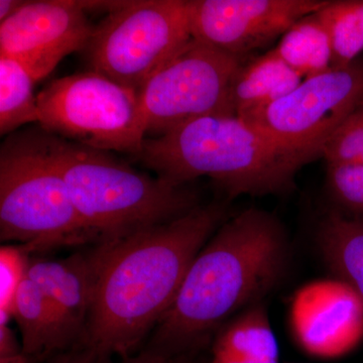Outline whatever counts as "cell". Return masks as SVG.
I'll return each instance as SVG.
<instances>
[{
	"label": "cell",
	"mask_w": 363,
	"mask_h": 363,
	"mask_svg": "<svg viewBox=\"0 0 363 363\" xmlns=\"http://www.w3.org/2000/svg\"><path fill=\"white\" fill-rule=\"evenodd\" d=\"M0 238L28 253L99 242L72 201L40 124L6 136L0 147Z\"/></svg>",
	"instance_id": "obj_5"
},
{
	"label": "cell",
	"mask_w": 363,
	"mask_h": 363,
	"mask_svg": "<svg viewBox=\"0 0 363 363\" xmlns=\"http://www.w3.org/2000/svg\"><path fill=\"white\" fill-rule=\"evenodd\" d=\"M212 353L279 363V348L269 315L262 303L247 308L219 334Z\"/></svg>",
	"instance_id": "obj_17"
},
{
	"label": "cell",
	"mask_w": 363,
	"mask_h": 363,
	"mask_svg": "<svg viewBox=\"0 0 363 363\" xmlns=\"http://www.w3.org/2000/svg\"><path fill=\"white\" fill-rule=\"evenodd\" d=\"M317 16L330 40L331 68L354 63L363 51V0L329 1Z\"/></svg>",
	"instance_id": "obj_20"
},
{
	"label": "cell",
	"mask_w": 363,
	"mask_h": 363,
	"mask_svg": "<svg viewBox=\"0 0 363 363\" xmlns=\"http://www.w3.org/2000/svg\"><path fill=\"white\" fill-rule=\"evenodd\" d=\"M327 166H363V105L351 113L325 145Z\"/></svg>",
	"instance_id": "obj_21"
},
{
	"label": "cell",
	"mask_w": 363,
	"mask_h": 363,
	"mask_svg": "<svg viewBox=\"0 0 363 363\" xmlns=\"http://www.w3.org/2000/svg\"><path fill=\"white\" fill-rule=\"evenodd\" d=\"M241 65L238 57L191 40L138 93L147 138H157L203 116H235L230 88Z\"/></svg>",
	"instance_id": "obj_8"
},
{
	"label": "cell",
	"mask_w": 363,
	"mask_h": 363,
	"mask_svg": "<svg viewBox=\"0 0 363 363\" xmlns=\"http://www.w3.org/2000/svg\"><path fill=\"white\" fill-rule=\"evenodd\" d=\"M327 186L339 211L363 218V166H328Z\"/></svg>",
	"instance_id": "obj_23"
},
{
	"label": "cell",
	"mask_w": 363,
	"mask_h": 363,
	"mask_svg": "<svg viewBox=\"0 0 363 363\" xmlns=\"http://www.w3.org/2000/svg\"><path fill=\"white\" fill-rule=\"evenodd\" d=\"M28 252L21 245L0 248V324L13 318L14 301L28 272Z\"/></svg>",
	"instance_id": "obj_22"
},
{
	"label": "cell",
	"mask_w": 363,
	"mask_h": 363,
	"mask_svg": "<svg viewBox=\"0 0 363 363\" xmlns=\"http://www.w3.org/2000/svg\"><path fill=\"white\" fill-rule=\"evenodd\" d=\"M290 327L298 347L310 357H345L363 341V303L337 278L320 279L296 291Z\"/></svg>",
	"instance_id": "obj_12"
},
{
	"label": "cell",
	"mask_w": 363,
	"mask_h": 363,
	"mask_svg": "<svg viewBox=\"0 0 363 363\" xmlns=\"http://www.w3.org/2000/svg\"><path fill=\"white\" fill-rule=\"evenodd\" d=\"M116 240L100 241L65 259L30 260L26 277L42 289L77 333L87 323Z\"/></svg>",
	"instance_id": "obj_13"
},
{
	"label": "cell",
	"mask_w": 363,
	"mask_h": 363,
	"mask_svg": "<svg viewBox=\"0 0 363 363\" xmlns=\"http://www.w3.org/2000/svg\"><path fill=\"white\" fill-rule=\"evenodd\" d=\"M30 74L16 59L0 56V135L16 133L26 124L39 123L38 94Z\"/></svg>",
	"instance_id": "obj_19"
},
{
	"label": "cell",
	"mask_w": 363,
	"mask_h": 363,
	"mask_svg": "<svg viewBox=\"0 0 363 363\" xmlns=\"http://www.w3.org/2000/svg\"><path fill=\"white\" fill-rule=\"evenodd\" d=\"M136 160L178 185L209 177L230 197L281 194L312 157L285 147L236 116L200 117L147 138Z\"/></svg>",
	"instance_id": "obj_3"
},
{
	"label": "cell",
	"mask_w": 363,
	"mask_h": 363,
	"mask_svg": "<svg viewBox=\"0 0 363 363\" xmlns=\"http://www.w3.org/2000/svg\"><path fill=\"white\" fill-rule=\"evenodd\" d=\"M87 13L84 1H26L0 23V56L20 62L37 83L66 56L84 51L95 28Z\"/></svg>",
	"instance_id": "obj_11"
},
{
	"label": "cell",
	"mask_w": 363,
	"mask_h": 363,
	"mask_svg": "<svg viewBox=\"0 0 363 363\" xmlns=\"http://www.w3.org/2000/svg\"><path fill=\"white\" fill-rule=\"evenodd\" d=\"M37 360L33 357H28L25 353L13 355V357H0V363H35Z\"/></svg>",
	"instance_id": "obj_28"
},
{
	"label": "cell",
	"mask_w": 363,
	"mask_h": 363,
	"mask_svg": "<svg viewBox=\"0 0 363 363\" xmlns=\"http://www.w3.org/2000/svg\"><path fill=\"white\" fill-rule=\"evenodd\" d=\"M51 143L76 211L99 242L128 238L198 207L187 186L142 173L111 152L54 135Z\"/></svg>",
	"instance_id": "obj_4"
},
{
	"label": "cell",
	"mask_w": 363,
	"mask_h": 363,
	"mask_svg": "<svg viewBox=\"0 0 363 363\" xmlns=\"http://www.w3.org/2000/svg\"><path fill=\"white\" fill-rule=\"evenodd\" d=\"M317 242L334 278L347 284L363 303V218L330 212L320 222Z\"/></svg>",
	"instance_id": "obj_16"
},
{
	"label": "cell",
	"mask_w": 363,
	"mask_h": 363,
	"mask_svg": "<svg viewBox=\"0 0 363 363\" xmlns=\"http://www.w3.org/2000/svg\"><path fill=\"white\" fill-rule=\"evenodd\" d=\"M288 241L276 218L242 212L217 229L189 267L152 347L178 355L233 313L259 302L285 272Z\"/></svg>",
	"instance_id": "obj_2"
},
{
	"label": "cell",
	"mask_w": 363,
	"mask_h": 363,
	"mask_svg": "<svg viewBox=\"0 0 363 363\" xmlns=\"http://www.w3.org/2000/svg\"><path fill=\"white\" fill-rule=\"evenodd\" d=\"M116 363H187L181 357L167 352L160 348L150 346L147 350L142 351L136 355L123 358Z\"/></svg>",
	"instance_id": "obj_24"
},
{
	"label": "cell",
	"mask_w": 363,
	"mask_h": 363,
	"mask_svg": "<svg viewBox=\"0 0 363 363\" xmlns=\"http://www.w3.org/2000/svg\"><path fill=\"white\" fill-rule=\"evenodd\" d=\"M40 126L48 133L106 152L136 157L145 135L140 95L94 71L52 80L38 93Z\"/></svg>",
	"instance_id": "obj_6"
},
{
	"label": "cell",
	"mask_w": 363,
	"mask_h": 363,
	"mask_svg": "<svg viewBox=\"0 0 363 363\" xmlns=\"http://www.w3.org/2000/svg\"><path fill=\"white\" fill-rule=\"evenodd\" d=\"M25 2L23 0H1L0 1V23L6 21L16 11H20Z\"/></svg>",
	"instance_id": "obj_26"
},
{
	"label": "cell",
	"mask_w": 363,
	"mask_h": 363,
	"mask_svg": "<svg viewBox=\"0 0 363 363\" xmlns=\"http://www.w3.org/2000/svg\"><path fill=\"white\" fill-rule=\"evenodd\" d=\"M301 83L302 77L272 50L241 65L234 75L230 88L234 114L247 118L290 94Z\"/></svg>",
	"instance_id": "obj_15"
},
{
	"label": "cell",
	"mask_w": 363,
	"mask_h": 363,
	"mask_svg": "<svg viewBox=\"0 0 363 363\" xmlns=\"http://www.w3.org/2000/svg\"><path fill=\"white\" fill-rule=\"evenodd\" d=\"M210 363H262L247 358L228 357V355L215 354L212 353V359Z\"/></svg>",
	"instance_id": "obj_27"
},
{
	"label": "cell",
	"mask_w": 363,
	"mask_h": 363,
	"mask_svg": "<svg viewBox=\"0 0 363 363\" xmlns=\"http://www.w3.org/2000/svg\"><path fill=\"white\" fill-rule=\"evenodd\" d=\"M192 39L187 0L121 1L95 26L83 52L91 71L140 93Z\"/></svg>",
	"instance_id": "obj_7"
},
{
	"label": "cell",
	"mask_w": 363,
	"mask_h": 363,
	"mask_svg": "<svg viewBox=\"0 0 363 363\" xmlns=\"http://www.w3.org/2000/svg\"><path fill=\"white\" fill-rule=\"evenodd\" d=\"M274 50L302 78L314 77L331 68L330 40L317 13L294 23Z\"/></svg>",
	"instance_id": "obj_18"
},
{
	"label": "cell",
	"mask_w": 363,
	"mask_h": 363,
	"mask_svg": "<svg viewBox=\"0 0 363 363\" xmlns=\"http://www.w3.org/2000/svg\"><path fill=\"white\" fill-rule=\"evenodd\" d=\"M363 105V64L330 68L264 111L243 119L285 147L322 157L325 145Z\"/></svg>",
	"instance_id": "obj_9"
},
{
	"label": "cell",
	"mask_w": 363,
	"mask_h": 363,
	"mask_svg": "<svg viewBox=\"0 0 363 363\" xmlns=\"http://www.w3.org/2000/svg\"><path fill=\"white\" fill-rule=\"evenodd\" d=\"M193 39L240 58L264 47L327 0H187Z\"/></svg>",
	"instance_id": "obj_10"
},
{
	"label": "cell",
	"mask_w": 363,
	"mask_h": 363,
	"mask_svg": "<svg viewBox=\"0 0 363 363\" xmlns=\"http://www.w3.org/2000/svg\"><path fill=\"white\" fill-rule=\"evenodd\" d=\"M23 352L13 331L9 324H0V357H13Z\"/></svg>",
	"instance_id": "obj_25"
},
{
	"label": "cell",
	"mask_w": 363,
	"mask_h": 363,
	"mask_svg": "<svg viewBox=\"0 0 363 363\" xmlns=\"http://www.w3.org/2000/svg\"><path fill=\"white\" fill-rule=\"evenodd\" d=\"M13 318L21 330L23 352L35 360L64 350L78 334L28 277L14 301Z\"/></svg>",
	"instance_id": "obj_14"
},
{
	"label": "cell",
	"mask_w": 363,
	"mask_h": 363,
	"mask_svg": "<svg viewBox=\"0 0 363 363\" xmlns=\"http://www.w3.org/2000/svg\"><path fill=\"white\" fill-rule=\"evenodd\" d=\"M223 217L218 205L198 206L116 240L85 325V346L93 357H130L168 312L189 267Z\"/></svg>",
	"instance_id": "obj_1"
}]
</instances>
